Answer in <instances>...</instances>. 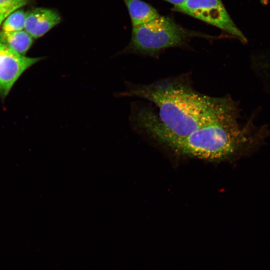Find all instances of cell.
I'll use <instances>...</instances> for the list:
<instances>
[{
	"label": "cell",
	"instance_id": "6",
	"mask_svg": "<svg viewBox=\"0 0 270 270\" xmlns=\"http://www.w3.org/2000/svg\"><path fill=\"white\" fill-rule=\"evenodd\" d=\"M61 21L56 10L44 8H36L26 12L24 30L34 39L48 32Z\"/></svg>",
	"mask_w": 270,
	"mask_h": 270
},
{
	"label": "cell",
	"instance_id": "3",
	"mask_svg": "<svg viewBox=\"0 0 270 270\" xmlns=\"http://www.w3.org/2000/svg\"><path fill=\"white\" fill-rule=\"evenodd\" d=\"M194 38H214L208 34L184 28L170 16H160L132 28L130 42L122 53L155 56L168 48L186 46Z\"/></svg>",
	"mask_w": 270,
	"mask_h": 270
},
{
	"label": "cell",
	"instance_id": "1",
	"mask_svg": "<svg viewBox=\"0 0 270 270\" xmlns=\"http://www.w3.org/2000/svg\"><path fill=\"white\" fill-rule=\"evenodd\" d=\"M123 95L154 104L158 112L145 110L138 116V122L163 144L188 136L215 118L234 100L230 96L213 97L200 93L182 76L132 86Z\"/></svg>",
	"mask_w": 270,
	"mask_h": 270
},
{
	"label": "cell",
	"instance_id": "10",
	"mask_svg": "<svg viewBox=\"0 0 270 270\" xmlns=\"http://www.w3.org/2000/svg\"><path fill=\"white\" fill-rule=\"evenodd\" d=\"M28 2L29 0H0V14L8 16Z\"/></svg>",
	"mask_w": 270,
	"mask_h": 270
},
{
	"label": "cell",
	"instance_id": "4",
	"mask_svg": "<svg viewBox=\"0 0 270 270\" xmlns=\"http://www.w3.org/2000/svg\"><path fill=\"white\" fill-rule=\"evenodd\" d=\"M180 12L216 26L243 43L247 38L235 24L222 0H187L174 6Z\"/></svg>",
	"mask_w": 270,
	"mask_h": 270
},
{
	"label": "cell",
	"instance_id": "8",
	"mask_svg": "<svg viewBox=\"0 0 270 270\" xmlns=\"http://www.w3.org/2000/svg\"><path fill=\"white\" fill-rule=\"evenodd\" d=\"M34 39L24 30L12 32L0 31V42L24 56L32 47Z\"/></svg>",
	"mask_w": 270,
	"mask_h": 270
},
{
	"label": "cell",
	"instance_id": "11",
	"mask_svg": "<svg viewBox=\"0 0 270 270\" xmlns=\"http://www.w3.org/2000/svg\"><path fill=\"white\" fill-rule=\"evenodd\" d=\"M174 5V6H178L186 2L187 0H164Z\"/></svg>",
	"mask_w": 270,
	"mask_h": 270
},
{
	"label": "cell",
	"instance_id": "7",
	"mask_svg": "<svg viewBox=\"0 0 270 270\" xmlns=\"http://www.w3.org/2000/svg\"><path fill=\"white\" fill-rule=\"evenodd\" d=\"M130 16L132 28L147 23L160 16L154 7L142 0H123Z\"/></svg>",
	"mask_w": 270,
	"mask_h": 270
},
{
	"label": "cell",
	"instance_id": "5",
	"mask_svg": "<svg viewBox=\"0 0 270 270\" xmlns=\"http://www.w3.org/2000/svg\"><path fill=\"white\" fill-rule=\"evenodd\" d=\"M42 57L22 55L0 42V96L4 99L14 85L28 68Z\"/></svg>",
	"mask_w": 270,
	"mask_h": 270
},
{
	"label": "cell",
	"instance_id": "9",
	"mask_svg": "<svg viewBox=\"0 0 270 270\" xmlns=\"http://www.w3.org/2000/svg\"><path fill=\"white\" fill-rule=\"evenodd\" d=\"M26 12L18 9L6 16L1 26V30L16 32L24 29Z\"/></svg>",
	"mask_w": 270,
	"mask_h": 270
},
{
	"label": "cell",
	"instance_id": "2",
	"mask_svg": "<svg viewBox=\"0 0 270 270\" xmlns=\"http://www.w3.org/2000/svg\"><path fill=\"white\" fill-rule=\"evenodd\" d=\"M242 110L235 100L212 121L188 136L164 144L174 152L202 160L219 162L238 158L258 146L270 132L251 119L240 122Z\"/></svg>",
	"mask_w": 270,
	"mask_h": 270
},
{
	"label": "cell",
	"instance_id": "12",
	"mask_svg": "<svg viewBox=\"0 0 270 270\" xmlns=\"http://www.w3.org/2000/svg\"><path fill=\"white\" fill-rule=\"evenodd\" d=\"M7 16L0 14V27L2 26V24Z\"/></svg>",
	"mask_w": 270,
	"mask_h": 270
}]
</instances>
